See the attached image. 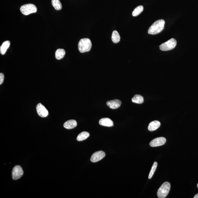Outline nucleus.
Here are the masks:
<instances>
[{"label": "nucleus", "mask_w": 198, "mask_h": 198, "mask_svg": "<svg viewBox=\"0 0 198 198\" xmlns=\"http://www.w3.org/2000/svg\"><path fill=\"white\" fill-rule=\"evenodd\" d=\"M165 21L162 19L155 21L149 29L148 33L151 35H156L160 33L164 28Z\"/></svg>", "instance_id": "1"}, {"label": "nucleus", "mask_w": 198, "mask_h": 198, "mask_svg": "<svg viewBox=\"0 0 198 198\" xmlns=\"http://www.w3.org/2000/svg\"><path fill=\"white\" fill-rule=\"evenodd\" d=\"M92 47V43L88 38H83L80 40L78 43V49L81 53L87 52L90 50Z\"/></svg>", "instance_id": "2"}, {"label": "nucleus", "mask_w": 198, "mask_h": 198, "mask_svg": "<svg viewBox=\"0 0 198 198\" xmlns=\"http://www.w3.org/2000/svg\"><path fill=\"white\" fill-rule=\"evenodd\" d=\"M171 188L170 183L166 182L164 183L158 189L157 195L159 198H165L167 196L170 192Z\"/></svg>", "instance_id": "3"}, {"label": "nucleus", "mask_w": 198, "mask_h": 198, "mask_svg": "<svg viewBox=\"0 0 198 198\" xmlns=\"http://www.w3.org/2000/svg\"><path fill=\"white\" fill-rule=\"evenodd\" d=\"M20 11L25 15H28L31 14L36 13L37 9L35 5L28 4L23 5L20 8Z\"/></svg>", "instance_id": "4"}, {"label": "nucleus", "mask_w": 198, "mask_h": 198, "mask_svg": "<svg viewBox=\"0 0 198 198\" xmlns=\"http://www.w3.org/2000/svg\"><path fill=\"white\" fill-rule=\"evenodd\" d=\"M177 42L176 40L172 38L161 45L159 46L160 49L162 51H169L174 49L177 45Z\"/></svg>", "instance_id": "5"}, {"label": "nucleus", "mask_w": 198, "mask_h": 198, "mask_svg": "<svg viewBox=\"0 0 198 198\" xmlns=\"http://www.w3.org/2000/svg\"><path fill=\"white\" fill-rule=\"evenodd\" d=\"M24 174L22 168L20 166H16L13 168L12 171V177L13 180L19 179Z\"/></svg>", "instance_id": "6"}, {"label": "nucleus", "mask_w": 198, "mask_h": 198, "mask_svg": "<svg viewBox=\"0 0 198 198\" xmlns=\"http://www.w3.org/2000/svg\"><path fill=\"white\" fill-rule=\"evenodd\" d=\"M166 139L163 137L156 138L150 142L149 145L151 147H159L164 145L166 143Z\"/></svg>", "instance_id": "7"}, {"label": "nucleus", "mask_w": 198, "mask_h": 198, "mask_svg": "<svg viewBox=\"0 0 198 198\" xmlns=\"http://www.w3.org/2000/svg\"><path fill=\"white\" fill-rule=\"evenodd\" d=\"M106 153L102 151L95 152L91 156L90 160L92 162H96L101 160L106 156Z\"/></svg>", "instance_id": "8"}, {"label": "nucleus", "mask_w": 198, "mask_h": 198, "mask_svg": "<svg viewBox=\"0 0 198 198\" xmlns=\"http://www.w3.org/2000/svg\"><path fill=\"white\" fill-rule=\"evenodd\" d=\"M38 114L42 117H46L49 114V112L46 108L41 103H38L36 106Z\"/></svg>", "instance_id": "9"}, {"label": "nucleus", "mask_w": 198, "mask_h": 198, "mask_svg": "<svg viewBox=\"0 0 198 198\" xmlns=\"http://www.w3.org/2000/svg\"><path fill=\"white\" fill-rule=\"evenodd\" d=\"M121 104V102L119 99H116L114 100L108 101L106 102V105L112 109H116L119 108Z\"/></svg>", "instance_id": "10"}, {"label": "nucleus", "mask_w": 198, "mask_h": 198, "mask_svg": "<svg viewBox=\"0 0 198 198\" xmlns=\"http://www.w3.org/2000/svg\"><path fill=\"white\" fill-rule=\"evenodd\" d=\"M99 124L102 126L110 127L113 126V121L110 119L104 118L101 119L99 121Z\"/></svg>", "instance_id": "11"}, {"label": "nucleus", "mask_w": 198, "mask_h": 198, "mask_svg": "<svg viewBox=\"0 0 198 198\" xmlns=\"http://www.w3.org/2000/svg\"><path fill=\"white\" fill-rule=\"evenodd\" d=\"M77 123L74 120H69L64 123V127L67 129H71L76 127Z\"/></svg>", "instance_id": "12"}, {"label": "nucleus", "mask_w": 198, "mask_h": 198, "mask_svg": "<svg viewBox=\"0 0 198 198\" xmlns=\"http://www.w3.org/2000/svg\"><path fill=\"white\" fill-rule=\"evenodd\" d=\"M160 125V123L159 121H155L150 123L148 127V130L150 132L156 130Z\"/></svg>", "instance_id": "13"}, {"label": "nucleus", "mask_w": 198, "mask_h": 198, "mask_svg": "<svg viewBox=\"0 0 198 198\" xmlns=\"http://www.w3.org/2000/svg\"><path fill=\"white\" fill-rule=\"evenodd\" d=\"M10 45V42L9 40L6 41L3 43L0 47V52L2 55H4Z\"/></svg>", "instance_id": "14"}, {"label": "nucleus", "mask_w": 198, "mask_h": 198, "mask_svg": "<svg viewBox=\"0 0 198 198\" xmlns=\"http://www.w3.org/2000/svg\"><path fill=\"white\" fill-rule=\"evenodd\" d=\"M65 54V50L63 49H57L55 53V57L57 60H60L63 58Z\"/></svg>", "instance_id": "15"}, {"label": "nucleus", "mask_w": 198, "mask_h": 198, "mask_svg": "<svg viewBox=\"0 0 198 198\" xmlns=\"http://www.w3.org/2000/svg\"><path fill=\"white\" fill-rule=\"evenodd\" d=\"M89 136L90 134L88 132H83L79 134L77 136V140L79 141H83L87 139Z\"/></svg>", "instance_id": "16"}, {"label": "nucleus", "mask_w": 198, "mask_h": 198, "mask_svg": "<svg viewBox=\"0 0 198 198\" xmlns=\"http://www.w3.org/2000/svg\"><path fill=\"white\" fill-rule=\"evenodd\" d=\"M121 37L119 33L116 31H113L112 34V40L113 43H117L120 42Z\"/></svg>", "instance_id": "17"}, {"label": "nucleus", "mask_w": 198, "mask_h": 198, "mask_svg": "<svg viewBox=\"0 0 198 198\" xmlns=\"http://www.w3.org/2000/svg\"><path fill=\"white\" fill-rule=\"evenodd\" d=\"M132 102L134 103L141 104L143 103L144 99L143 96L140 95H136L132 98Z\"/></svg>", "instance_id": "18"}, {"label": "nucleus", "mask_w": 198, "mask_h": 198, "mask_svg": "<svg viewBox=\"0 0 198 198\" xmlns=\"http://www.w3.org/2000/svg\"><path fill=\"white\" fill-rule=\"evenodd\" d=\"M51 3L53 7L56 10H60L62 9V4L60 0H52Z\"/></svg>", "instance_id": "19"}, {"label": "nucleus", "mask_w": 198, "mask_h": 198, "mask_svg": "<svg viewBox=\"0 0 198 198\" xmlns=\"http://www.w3.org/2000/svg\"><path fill=\"white\" fill-rule=\"evenodd\" d=\"M143 7L142 6H139L137 7L134 10L132 13V15L134 17H136L138 16L139 14L143 12Z\"/></svg>", "instance_id": "20"}, {"label": "nucleus", "mask_w": 198, "mask_h": 198, "mask_svg": "<svg viewBox=\"0 0 198 198\" xmlns=\"http://www.w3.org/2000/svg\"><path fill=\"white\" fill-rule=\"evenodd\" d=\"M157 166H158V162H154L153 164L152 167H151L149 175L148 178L149 179H151L153 177V175L154 173H155V171L156 170Z\"/></svg>", "instance_id": "21"}, {"label": "nucleus", "mask_w": 198, "mask_h": 198, "mask_svg": "<svg viewBox=\"0 0 198 198\" xmlns=\"http://www.w3.org/2000/svg\"><path fill=\"white\" fill-rule=\"evenodd\" d=\"M4 77L5 76L2 73H0V84L1 85L3 82Z\"/></svg>", "instance_id": "22"}, {"label": "nucleus", "mask_w": 198, "mask_h": 198, "mask_svg": "<svg viewBox=\"0 0 198 198\" xmlns=\"http://www.w3.org/2000/svg\"><path fill=\"white\" fill-rule=\"evenodd\" d=\"M194 198H198V193L197 194L195 195V196H194Z\"/></svg>", "instance_id": "23"}, {"label": "nucleus", "mask_w": 198, "mask_h": 198, "mask_svg": "<svg viewBox=\"0 0 198 198\" xmlns=\"http://www.w3.org/2000/svg\"><path fill=\"white\" fill-rule=\"evenodd\" d=\"M197 188H198V184H197Z\"/></svg>", "instance_id": "24"}]
</instances>
